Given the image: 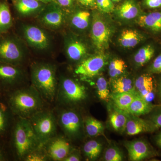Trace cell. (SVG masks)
Listing matches in <instances>:
<instances>
[{
  "label": "cell",
  "mask_w": 161,
  "mask_h": 161,
  "mask_svg": "<svg viewBox=\"0 0 161 161\" xmlns=\"http://www.w3.org/2000/svg\"><path fill=\"white\" fill-rule=\"evenodd\" d=\"M30 78L32 85L45 101L51 103L56 100L58 77L55 64L45 61L33 62L30 66Z\"/></svg>",
  "instance_id": "obj_1"
},
{
  "label": "cell",
  "mask_w": 161,
  "mask_h": 161,
  "mask_svg": "<svg viewBox=\"0 0 161 161\" xmlns=\"http://www.w3.org/2000/svg\"><path fill=\"white\" fill-rule=\"evenodd\" d=\"M44 99L32 85L16 90L10 96L9 103L12 111L22 118L29 119L44 109Z\"/></svg>",
  "instance_id": "obj_2"
},
{
  "label": "cell",
  "mask_w": 161,
  "mask_h": 161,
  "mask_svg": "<svg viewBox=\"0 0 161 161\" xmlns=\"http://www.w3.org/2000/svg\"><path fill=\"white\" fill-rule=\"evenodd\" d=\"M18 35L29 50L39 55L50 53L53 47V36L49 30L34 23H21Z\"/></svg>",
  "instance_id": "obj_3"
},
{
  "label": "cell",
  "mask_w": 161,
  "mask_h": 161,
  "mask_svg": "<svg viewBox=\"0 0 161 161\" xmlns=\"http://www.w3.org/2000/svg\"><path fill=\"white\" fill-rule=\"evenodd\" d=\"M29 49L18 36L6 33L0 35V62L23 66L27 62Z\"/></svg>",
  "instance_id": "obj_4"
},
{
  "label": "cell",
  "mask_w": 161,
  "mask_h": 161,
  "mask_svg": "<svg viewBox=\"0 0 161 161\" xmlns=\"http://www.w3.org/2000/svg\"><path fill=\"white\" fill-rule=\"evenodd\" d=\"M88 98L86 87L74 78L60 75L56 99L64 108H73L85 102Z\"/></svg>",
  "instance_id": "obj_5"
},
{
  "label": "cell",
  "mask_w": 161,
  "mask_h": 161,
  "mask_svg": "<svg viewBox=\"0 0 161 161\" xmlns=\"http://www.w3.org/2000/svg\"><path fill=\"white\" fill-rule=\"evenodd\" d=\"M14 145L16 153L20 159L42 147L28 119L19 117L14 130Z\"/></svg>",
  "instance_id": "obj_6"
},
{
  "label": "cell",
  "mask_w": 161,
  "mask_h": 161,
  "mask_svg": "<svg viewBox=\"0 0 161 161\" xmlns=\"http://www.w3.org/2000/svg\"><path fill=\"white\" fill-rule=\"evenodd\" d=\"M28 119L42 146L57 135L58 120L52 111L41 110Z\"/></svg>",
  "instance_id": "obj_7"
},
{
  "label": "cell",
  "mask_w": 161,
  "mask_h": 161,
  "mask_svg": "<svg viewBox=\"0 0 161 161\" xmlns=\"http://www.w3.org/2000/svg\"><path fill=\"white\" fill-rule=\"evenodd\" d=\"M57 118L58 125L69 141L80 139L85 133L83 118L73 108H64L59 112Z\"/></svg>",
  "instance_id": "obj_8"
},
{
  "label": "cell",
  "mask_w": 161,
  "mask_h": 161,
  "mask_svg": "<svg viewBox=\"0 0 161 161\" xmlns=\"http://www.w3.org/2000/svg\"><path fill=\"white\" fill-rule=\"evenodd\" d=\"M36 18L40 25L44 28L59 30L66 23V12L53 1L46 4Z\"/></svg>",
  "instance_id": "obj_9"
},
{
  "label": "cell",
  "mask_w": 161,
  "mask_h": 161,
  "mask_svg": "<svg viewBox=\"0 0 161 161\" xmlns=\"http://www.w3.org/2000/svg\"><path fill=\"white\" fill-rule=\"evenodd\" d=\"M108 57L103 52H99L86 57L77 64L75 69V75L82 80H88L96 77L106 66Z\"/></svg>",
  "instance_id": "obj_10"
},
{
  "label": "cell",
  "mask_w": 161,
  "mask_h": 161,
  "mask_svg": "<svg viewBox=\"0 0 161 161\" xmlns=\"http://www.w3.org/2000/svg\"><path fill=\"white\" fill-rule=\"evenodd\" d=\"M112 34V29L106 21L99 14H94L92 16L91 36L95 48L101 51L108 49Z\"/></svg>",
  "instance_id": "obj_11"
},
{
  "label": "cell",
  "mask_w": 161,
  "mask_h": 161,
  "mask_svg": "<svg viewBox=\"0 0 161 161\" xmlns=\"http://www.w3.org/2000/svg\"><path fill=\"white\" fill-rule=\"evenodd\" d=\"M69 141L65 136L56 135L43 144L50 160H64L73 149Z\"/></svg>",
  "instance_id": "obj_12"
},
{
  "label": "cell",
  "mask_w": 161,
  "mask_h": 161,
  "mask_svg": "<svg viewBox=\"0 0 161 161\" xmlns=\"http://www.w3.org/2000/svg\"><path fill=\"white\" fill-rule=\"evenodd\" d=\"M130 160L143 161L159 155L158 153L146 140L136 139L125 142Z\"/></svg>",
  "instance_id": "obj_13"
},
{
  "label": "cell",
  "mask_w": 161,
  "mask_h": 161,
  "mask_svg": "<svg viewBox=\"0 0 161 161\" xmlns=\"http://www.w3.org/2000/svg\"><path fill=\"white\" fill-rule=\"evenodd\" d=\"M27 75L22 66L0 62V84L4 86H14L25 84Z\"/></svg>",
  "instance_id": "obj_14"
},
{
  "label": "cell",
  "mask_w": 161,
  "mask_h": 161,
  "mask_svg": "<svg viewBox=\"0 0 161 161\" xmlns=\"http://www.w3.org/2000/svg\"><path fill=\"white\" fill-rule=\"evenodd\" d=\"M64 48L68 59L76 63H80L87 57L88 47L80 39L66 36L64 40Z\"/></svg>",
  "instance_id": "obj_15"
},
{
  "label": "cell",
  "mask_w": 161,
  "mask_h": 161,
  "mask_svg": "<svg viewBox=\"0 0 161 161\" xmlns=\"http://www.w3.org/2000/svg\"><path fill=\"white\" fill-rule=\"evenodd\" d=\"M135 91L142 98L152 103L156 95V84L150 74L140 76L134 81Z\"/></svg>",
  "instance_id": "obj_16"
},
{
  "label": "cell",
  "mask_w": 161,
  "mask_h": 161,
  "mask_svg": "<svg viewBox=\"0 0 161 161\" xmlns=\"http://www.w3.org/2000/svg\"><path fill=\"white\" fill-rule=\"evenodd\" d=\"M158 129L149 119L128 113L125 132L127 135L132 136L143 133H152Z\"/></svg>",
  "instance_id": "obj_17"
},
{
  "label": "cell",
  "mask_w": 161,
  "mask_h": 161,
  "mask_svg": "<svg viewBox=\"0 0 161 161\" xmlns=\"http://www.w3.org/2000/svg\"><path fill=\"white\" fill-rule=\"evenodd\" d=\"M16 10L20 16L29 18L37 16L46 4L37 0H14Z\"/></svg>",
  "instance_id": "obj_18"
},
{
  "label": "cell",
  "mask_w": 161,
  "mask_h": 161,
  "mask_svg": "<svg viewBox=\"0 0 161 161\" xmlns=\"http://www.w3.org/2000/svg\"><path fill=\"white\" fill-rule=\"evenodd\" d=\"M109 108L108 122L115 132L122 134L125 132L128 113L110 105Z\"/></svg>",
  "instance_id": "obj_19"
},
{
  "label": "cell",
  "mask_w": 161,
  "mask_h": 161,
  "mask_svg": "<svg viewBox=\"0 0 161 161\" xmlns=\"http://www.w3.org/2000/svg\"><path fill=\"white\" fill-rule=\"evenodd\" d=\"M68 19L71 27L77 31H84L89 27L92 17L91 13L88 10L78 9L70 15Z\"/></svg>",
  "instance_id": "obj_20"
},
{
  "label": "cell",
  "mask_w": 161,
  "mask_h": 161,
  "mask_svg": "<svg viewBox=\"0 0 161 161\" xmlns=\"http://www.w3.org/2000/svg\"><path fill=\"white\" fill-rule=\"evenodd\" d=\"M136 23L141 27L155 33L161 32V11H156L139 15Z\"/></svg>",
  "instance_id": "obj_21"
},
{
  "label": "cell",
  "mask_w": 161,
  "mask_h": 161,
  "mask_svg": "<svg viewBox=\"0 0 161 161\" xmlns=\"http://www.w3.org/2000/svg\"><path fill=\"white\" fill-rule=\"evenodd\" d=\"M158 106L148 102L137 94L126 112L130 115L140 116L150 114Z\"/></svg>",
  "instance_id": "obj_22"
},
{
  "label": "cell",
  "mask_w": 161,
  "mask_h": 161,
  "mask_svg": "<svg viewBox=\"0 0 161 161\" xmlns=\"http://www.w3.org/2000/svg\"><path fill=\"white\" fill-rule=\"evenodd\" d=\"M116 14L120 19L131 20L140 14V7L135 0H125L115 9Z\"/></svg>",
  "instance_id": "obj_23"
},
{
  "label": "cell",
  "mask_w": 161,
  "mask_h": 161,
  "mask_svg": "<svg viewBox=\"0 0 161 161\" xmlns=\"http://www.w3.org/2000/svg\"><path fill=\"white\" fill-rule=\"evenodd\" d=\"M145 39L140 32L134 29H125L119 35L118 42L120 46L126 48H133Z\"/></svg>",
  "instance_id": "obj_24"
},
{
  "label": "cell",
  "mask_w": 161,
  "mask_h": 161,
  "mask_svg": "<svg viewBox=\"0 0 161 161\" xmlns=\"http://www.w3.org/2000/svg\"><path fill=\"white\" fill-rule=\"evenodd\" d=\"M137 93L133 92L119 93H112L110 95L111 104L118 109L126 112Z\"/></svg>",
  "instance_id": "obj_25"
},
{
  "label": "cell",
  "mask_w": 161,
  "mask_h": 161,
  "mask_svg": "<svg viewBox=\"0 0 161 161\" xmlns=\"http://www.w3.org/2000/svg\"><path fill=\"white\" fill-rule=\"evenodd\" d=\"M85 133L90 137L103 135L105 127L103 124L94 117L87 116L83 118Z\"/></svg>",
  "instance_id": "obj_26"
},
{
  "label": "cell",
  "mask_w": 161,
  "mask_h": 161,
  "mask_svg": "<svg viewBox=\"0 0 161 161\" xmlns=\"http://www.w3.org/2000/svg\"><path fill=\"white\" fill-rule=\"evenodd\" d=\"M112 93H123L135 91L134 81L127 76H120L112 79Z\"/></svg>",
  "instance_id": "obj_27"
},
{
  "label": "cell",
  "mask_w": 161,
  "mask_h": 161,
  "mask_svg": "<svg viewBox=\"0 0 161 161\" xmlns=\"http://www.w3.org/2000/svg\"><path fill=\"white\" fill-rule=\"evenodd\" d=\"M102 150V144L99 141L93 139L84 144L82 152L88 160L94 161L99 157Z\"/></svg>",
  "instance_id": "obj_28"
},
{
  "label": "cell",
  "mask_w": 161,
  "mask_h": 161,
  "mask_svg": "<svg viewBox=\"0 0 161 161\" xmlns=\"http://www.w3.org/2000/svg\"><path fill=\"white\" fill-rule=\"evenodd\" d=\"M13 25L11 12L6 3L0 4V35L8 32Z\"/></svg>",
  "instance_id": "obj_29"
},
{
  "label": "cell",
  "mask_w": 161,
  "mask_h": 161,
  "mask_svg": "<svg viewBox=\"0 0 161 161\" xmlns=\"http://www.w3.org/2000/svg\"><path fill=\"white\" fill-rule=\"evenodd\" d=\"M154 53L155 49L152 45L143 47L134 55V62L137 66H143L152 59Z\"/></svg>",
  "instance_id": "obj_30"
},
{
  "label": "cell",
  "mask_w": 161,
  "mask_h": 161,
  "mask_svg": "<svg viewBox=\"0 0 161 161\" xmlns=\"http://www.w3.org/2000/svg\"><path fill=\"white\" fill-rule=\"evenodd\" d=\"M127 67L124 60L118 58L113 59L109 64V75L112 79L117 78L124 74Z\"/></svg>",
  "instance_id": "obj_31"
},
{
  "label": "cell",
  "mask_w": 161,
  "mask_h": 161,
  "mask_svg": "<svg viewBox=\"0 0 161 161\" xmlns=\"http://www.w3.org/2000/svg\"><path fill=\"white\" fill-rule=\"evenodd\" d=\"M96 92L100 100L108 102L110 99V92L106 79L103 77H99L96 82Z\"/></svg>",
  "instance_id": "obj_32"
},
{
  "label": "cell",
  "mask_w": 161,
  "mask_h": 161,
  "mask_svg": "<svg viewBox=\"0 0 161 161\" xmlns=\"http://www.w3.org/2000/svg\"><path fill=\"white\" fill-rule=\"evenodd\" d=\"M103 158L106 161H122L124 160V156L118 147L112 146L106 150Z\"/></svg>",
  "instance_id": "obj_33"
},
{
  "label": "cell",
  "mask_w": 161,
  "mask_h": 161,
  "mask_svg": "<svg viewBox=\"0 0 161 161\" xmlns=\"http://www.w3.org/2000/svg\"><path fill=\"white\" fill-rule=\"evenodd\" d=\"M23 160L25 161H46L50 160L43 147L36 149L25 157Z\"/></svg>",
  "instance_id": "obj_34"
},
{
  "label": "cell",
  "mask_w": 161,
  "mask_h": 161,
  "mask_svg": "<svg viewBox=\"0 0 161 161\" xmlns=\"http://www.w3.org/2000/svg\"><path fill=\"white\" fill-rule=\"evenodd\" d=\"M96 7L103 13H111L115 10L114 3L111 0H96Z\"/></svg>",
  "instance_id": "obj_35"
},
{
  "label": "cell",
  "mask_w": 161,
  "mask_h": 161,
  "mask_svg": "<svg viewBox=\"0 0 161 161\" xmlns=\"http://www.w3.org/2000/svg\"><path fill=\"white\" fill-rule=\"evenodd\" d=\"M148 119L151 121L158 129L161 128V105H158L150 112Z\"/></svg>",
  "instance_id": "obj_36"
},
{
  "label": "cell",
  "mask_w": 161,
  "mask_h": 161,
  "mask_svg": "<svg viewBox=\"0 0 161 161\" xmlns=\"http://www.w3.org/2000/svg\"><path fill=\"white\" fill-rule=\"evenodd\" d=\"M148 71L150 75L161 74V54L154 59Z\"/></svg>",
  "instance_id": "obj_37"
},
{
  "label": "cell",
  "mask_w": 161,
  "mask_h": 161,
  "mask_svg": "<svg viewBox=\"0 0 161 161\" xmlns=\"http://www.w3.org/2000/svg\"><path fill=\"white\" fill-rule=\"evenodd\" d=\"M8 124L7 114L3 107L0 106V133L6 131Z\"/></svg>",
  "instance_id": "obj_38"
},
{
  "label": "cell",
  "mask_w": 161,
  "mask_h": 161,
  "mask_svg": "<svg viewBox=\"0 0 161 161\" xmlns=\"http://www.w3.org/2000/svg\"><path fill=\"white\" fill-rule=\"evenodd\" d=\"M81 157L80 151L75 149H72L69 154L64 161H79L81 160Z\"/></svg>",
  "instance_id": "obj_39"
},
{
  "label": "cell",
  "mask_w": 161,
  "mask_h": 161,
  "mask_svg": "<svg viewBox=\"0 0 161 161\" xmlns=\"http://www.w3.org/2000/svg\"><path fill=\"white\" fill-rule=\"evenodd\" d=\"M75 0H53V2L58 4L66 12L74 6Z\"/></svg>",
  "instance_id": "obj_40"
},
{
  "label": "cell",
  "mask_w": 161,
  "mask_h": 161,
  "mask_svg": "<svg viewBox=\"0 0 161 161\" xmlns=\"http://www.w3.org/2000/svg\"><path fill=\"white\" fill-rule=\"evenodd\" d=\"M143 4L148 9H158L161 7V0H143Z\"/></svg>",
  "instance_id": "obj_41"
},
{
  "label": "cell",
  "mask_w": 161,
  "mask_h": 161,
  "mask_svg": "<svg viewBox=\"0 0 161 161\" xmlns=\"http://www.w3.org/2000/svg\"><path fill=\"white\" fill-rule=\"evenodd\" d=\"M81 6L86 7H94L96 6V0H77Z\"/></svg>",
  "instance_id": "obj_42"
},
{
  "label": "cell",
  "mask_w": 161,
  "mask_h": 161,
  "mask_svg": "<svg viewBox=\"0 0 161 161\" xmlns=\"http://www.w3.org/2000/svg\"><path fill=\"white\" fill-rule=\"evenodd\" d=\"M156 95H157L159 100L161 102V79L158 84L156 85Z\"/></svg>",
  "instance_id": "obj_43"
},
{
  "label": "cell",
  "mask_w": 161,
  "mask_h": 161,
  "mask_svg": "<svg viewBox=\"0 0 161 161\" xmlns=\"http://www.w3.org/2000/svg\"><path fill=\"white\" fill-rule=\"evenodd\" d=\"M155 141L157 146L161 149V132L156 136Z\"/></svg>",
  "instance_id": "obj_44"
},
{
  "label": "cell",
  "mask_w": 161,
  "mask_h": 161,
  "mask_svg": "<svg viewBox=\"0 0 161 161\" xmlns=\"http://www.w3.org/2000/svg\"><path fill=\"white\" fill-rule=\"evenodd\" d=\"M37 1H40L42 3H45V4H48L51 2H53V0H37Z\"/></svg>",
  "instance_id": "obj_45"
},
{
  "label": "cell",
  "mask_w": 161,
  "mask_h": 161,
  "mask_svg": "<svg viewBox=\"0 0 161 161\" xmlns=\"http://www.w3.org/2000/svg\"><path fill=\"white\" fill-rule=\"evenodd\" d=\"M4 156L3 153H2V151L0 150V161L4 160Z\"/></svg>",
  "instance_id": "obj_46"
},
{
  "label": "cell",
  "mask_w": 161,
  "mask_h": 161,
  "mask_svg": "<svg viewBox=\"0 0 161 161\" xmlns=\"http://www.w3.org/2000/svg\"><path fill=\"white\" fill-rule=\"evenodd\" d=\"M113 3H119L123 0H111Z\"/></svg>",
  "instance_id": "obj_47"
}]
</instances>
